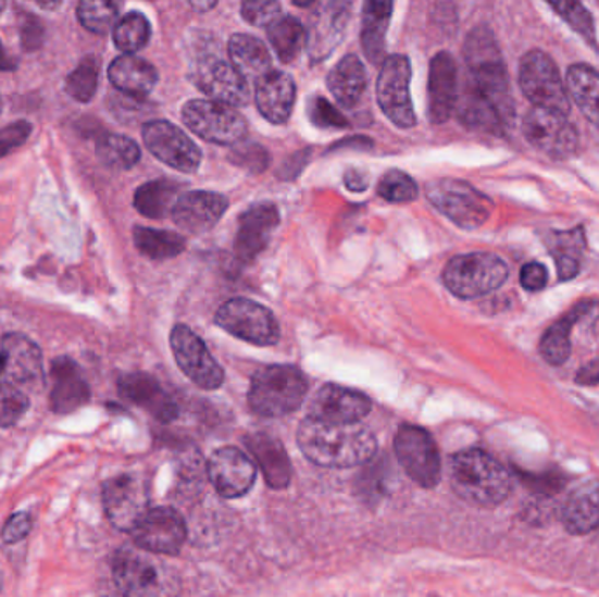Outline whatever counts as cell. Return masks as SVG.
Listing matches in <instances>:
<instances>
[{"mask_svg": "<svg viewBox=\"0 0 599 597\" xmlns=\"http://www.w3.org/2000/svg\"><path fill=\"white\" fill-rule=\"evenodd\" d=\"M297 441L311 463L325 468L361 467L377 452L374 433L357 423H326L307 418L298 427Z\"/></svg>", "mask_w": 599, "mask_h": 597, "instance_id": "obj_1", "label": "cell"}, {"mask_svg": "<svg viewBox=\"0 0 599 597\" xmlns=\"http://www.w3.org/2000/svg\"><path fill=\"white\" fill-rule=\"evenodd\" d=\"M463 53L470 71L469 82L491 102L504 126H509L514 122V100L503 54L491 28H473L464 42Z\"/></svg>", "mask_w": 599, "mask_h": 597, "instance_id": "obj_2", "label": "cell"}, {"mask_svg": "<svg viewBox=\"0 0 599 597\" xmlns=\"http://www.w3.org/2000/svg\"><path fill=\"white\" fill-rule=\"evenodd\" d=\"M451 484L466 503L492 508L512 495L514 481L507 468L481 449H466L451 459Z\"/></svg>", "mask_w": 599, "mask_h": 597, "instance_id": "obj_3", "label": "cell"}, {"mask_svg": "<svg viewBox=\"0 0 599 597\" xmlns=\"http://www.w3.org/2000/svg\"><path fill=\"white\" fill-rule=\"evenodd\" d=\"M309 384L297 366L272 364L252 375L249 387V407L263 418H283L305 400Z\"/></svg>", "mask_w": 599, "mask_h": 597, "instance_id": "obj_4", "label": "cell"}, {"mask_svg": "<svg viewBox=\"0 0 599 597\" xmlns=\"http://www.w3.org/2000/svg\"><path fill=\"white\" fill-rule=\"evenodd\" d=\"M441 277L452 295L472 300L503 286L509 278V266L492 252H470L452 258Z\"/></svg>", "mask_w": 599, "mask_h": 597, "instance_id": "obj_5", "label": "cell"}, {"mask_svg": "<svg viewBox=\"0 0 599 597\" xmlns=\"http://www.w3.org/2000/svg\"><path fill=\"white\" fill-rule=\"evenodd\" d=\"M433 207L464 229H477L491 217V198L460 179L433 181L426 189Z\"/></svg>", "mask_w": 599, "mask_h": 597, "instance_id": "obj_6", "label": "cell"}, {"mask_svg": "<svg viewBox=\"0 0 599 597\" xmlns=\"http://www.w3.org/2000/svg\"><path fill=\"white\" fill-rule=\"evenodd\" d=\"M183 123L211 145H237L248 134V123L230 103L191 100L183 108Z\"/></svg>", "mask_w": 599, "mask_h": 597, "instance_id": "obj_7", "label": "cell"}, {"mask_svg": "<svg viewBox=\"0 0 599 597\" xmlns=\"http://www.w3.org/2000/svg\"><path fill=\"white\" fill-rule=\"evenodd\" d=\"M519 86L535 108L556 109L564 114L572 109L558 65L544 51L524 54L519 65Z\"/></svg>", "mask_w": 599, "mask_h": 597, "instance_id": "obj_8", "label": "cell"}, {"mask_svg": "<svg viewBox=\"0 0 599 597\" xmlns=\"http://www.w3.org/2000/svg\"><path fill=\"white\" fill-rule=\"evenodd\" d=\"M216 324L252 346H275L280 338L279 323L266 307L248 298H234L220 307Z\"/></svg>", "mask_w": 599, "mask_h": 597, "instance_id": "obj_9", "label": "cell"}, {"mask_svg": "<svg viewBox=\"0 0 599 597\" xmlns=\"http://www.w3.org/2000/svg\"><path fill=\"white\" fill-rule=\"evenodd\" d=\"M523 132L527 142L547 157L563 160L577 153V128L567 122V114L561 111L533 108L524 116Z\"/></svg>", "mask_w": 599, "mask_h": 597, "instance_id": "obj_10", "label": "cell"}, {"mask_svg": "<svg viewBox=\"0 0 599 597\" xmlns=\"http://www.w3.org/2000/svg\"><path fill=\"white\" fill-rule=\"evenodd\" d=\"M398 463L412 481L432 489L440 481V452L429 432L420 426H401L395 436Z\"/></svg>", "mask_w": 599, "mask_h": 597, "instance_id": "obj_11", "label": "cell"}, {"mask_svg": "<svg viewBox=\"0 0 599 597\" xmlns=\"http://www.w3.org/2000/svg\"><path fill=\"white\" fill-rule=\"evenodd\" d=\"M410 69L405 54H392L384 60L383 69L378 73L377 100L389 122L400 128L415 126L414 105L410 99Z\"/></svg>", "mask_w": 599, "mask_h": 597, "instance_id": "obj_12", "label": "cell"}, {"mask_svg": "<svg viewBox=\"0 0 599 597\" xmlns=\"http://www.w3.org/2000/svg\"><path fill=\"white\" fill-rule=\"evenodd\" d=\"M171 346L177 366L189 381L208 391L223 386L225 372L194 329H189L185 324L174 326L171 333Z\"/></svg>", "mask_w": 599, "mask_h": 597, "instance_id": "obj_13", "label": "cell"}, {"mask_svg": "<svg viewBox=\"0 0 599 597\" xmlns=\"http://www.w3.org/2000/svg\"><path fill=\"white\" fill-rule=\"evenodd\" d=\"M191 82L212 100L244 105L249 100L248 79L217 54H203L191 65Z\"/></svg>", "mask_w": 599, "mask_h": 597, "instance_id": "obj_14", "label": "cell"}, {"mask_svg": "<svg viewBox=\"0 0 599 597\" xmlns=\"http://www.w3.org/2000/svg\"><path fill=\"white\" fill-rule=\"evenodd\" d=\"M146 148L165 165L194 174L202 163V151L185 132L172 123L157 120L145 125L142 130Z\"/></svg>", "mask_w": 599, "mask_h": 597, "instance_id": "obj_15", "label": "cell"}, {"mask_svg": "<svg viewBox=\"0 0 599 597\" xmlns=\"http://www.w3.org/2000/svg\"><path fill=\"white\" fill-rule=\"evenodd\" d=\"M132 536L145 552L176 556L186 542V524L174 508H153L137 522Z\"/></svg>", "mask_w": 599, "mask_h": 597, "instance_id": "obj_16", "label": "cell"}, {"mask_svg": "<svg viewBox=\"0 0 599 597\" xmlns=\"http://www.w3.org/2000/svg\"><path fill=\"white\" fill-rule=\"evenodd\" d=\"M148 489L145 482L134 475L114 476L104 485V508L111 524L120 531L136 527L148 512Z\"/></svg>", "mask_w": 599, "mask_h": 597, "instance_id": "obj_17", "label": "cell"}, {"mask_svg": "<svg viewBox=\"0 0 599 597\" xmlns=\"http://www.w3.org/2000/svg\"><path fill=\"white\" fill-rule=\"evenodd\" d=\"M209 478L223 498L248 495L257 481V467L235 447H223L209 459Z\"/></svg>", "mask_w": 599, "mask_h": 597, "instance_id": "obj_18", "label": "cell"}, {"mask_svg": "<svg viewBox=\"0 0 599 597\" xmlns=\"http://www.w3.org/2000/svg\"><path fill=\"white\" fill-rule=\"evenodd\" d=\"M372 410V401L363 393L326 384L315 393L309 407V418L320 419L326 423L354 424L365 418Z\"/></svg>", "mask_w": 599, "mask_h": 597, "instance_id": "obj_19", "label": "cell"}, {"mask_svg": "<svg viewBox=\"0 0 599 597\" xmlns=\"http://www.w3.org/2000/svg\"><path fill=\"white\" fill-rule=\"evenodd\" d=\"M349 18L351 4L347 0H329L328 4L315 11L311 28L307 32V46L314 62H321L334 53L344 39Z\"/></svg>", "mask_w": 599, "mask_h": 597, "instance_id": "obj_20", "label": "cell"}, {"mask_svg": "<svg viewBox=\"0 0 599 597\" xmlns=\"http://www.w3.org/2000/svg\"><path fill=\"white\" fill-rule=\"evenodd\" d=\"M113 576L120 590L128 596H149L162 590L158 562L132 548H123L114 556Z\"/></svg>", "mask_w": 599, "mask_h": 597, "instance_id": "obj_21", "label": "cell"}, {"mask_svg": "<svg viewBox=\"0 0 599 597\" xmlns=\"http://www.w3.org/2000/svg\"><path fill=\"white\" fill-rule=\"evenodd\" d=\"M228 209V200L212 191H189L177 198L172 209L174 223L188 234H205Z\"/></svg>", "mask_w": 599, "mask_h": 597, "instance_id": "obj_22", "label": "cell"}, {"mask_svg": "<svg viewBox=\"0 0 599 597\" xmlns=\"http://www.w3.org/2000/svg\"><path fill=\"white\" fill-rule=\"evenodd\" d=\"M0 350L5 356L4 377L8 381L13 382L14 386L22 387L23 391H34L42 386V356L34 341L23 335H8L2 340Z\"/></svg>", "mask_w": 599, "mask_h": 597, "instance_id": "obj_23", "label": "cell"}, {"mask_svg": "<svg viewBox=\"0 0 599 597\" xmlns=\"http://www.w3.org/2000/svg\"><path fill=\"white\" fill-rule=\"evenodd\" d=\"M279 225V211L274 203H258L244 212L235 237V254L240 261H252L266 248L272 232Z\"/></svg>", "mask_w": 599, "mask_h": 597, "instance_id": "obj_24", "label": "cell"}, {"mask_svg": "<svg viewBox=\"0 0 599 597\" xmlns=\"http://www.w3.org/2000/svg\"><path fill=\"white\" fill-rule=\"evenodd\" d=\"M429 120L446 123L458 103V67L451 53L440 51L429 63Z\"/></svg>", "mask_w": 599, "mask_h": 597, "instance_id": "obj_25", "label": "cell"}, {"mask_svg": "<svg viewBox=\"0 0 599 597\" xmlns=\"http://www.w3.org/2000/svg\"><path fill=\"white\" fill-rule=\"evenodd\" d=\"M120 391L126 400L151 413L160 423H171L179 412L176 401L148 373H128L120 378Z\"/></svg>", "mask_w": 599, "mask_h": 597, "instance_id": "obj_26", "label": "cell"}, {"mask_svg": "<svg viewBox=\"0 0 599 597\" xmlns=\"http://www.w3.org/2000/svg\"><path fill=\"white\" fill-rule=\"evenodd\" d=\"M51 410L71 413L90 400V387L83 378L82 370L68 358H59L51 364Z\"/></svg>", "mask_w": 599, "mask_h": 597, "instance_id": "obj_27", "label": "cell"}, {"mask_svg": "<svg viewBox=\"0 0 599 597\" xmlns=\"http://www.w3.org/2000/svg\"><path fill=\"white\" fill-rule=\"evenodd\" d=\"M297 86L294 77L271 71L257 82V105L265 120L274 125L288 122L294 111Z\"/></svg>", "mask_w": 599, "mask_h": 597, "instance_id": "obj_28", "label": "cell"}, {"mask_svg": "<svg viewBox=\"0 0 599 597\" xmlns=\"http://www.w3.org/2000/svg\"><path fill=\"white\" fill-rule=\"evenodd\" d=\"M559 517L572 535H587L599 527V481L577 485L561 505Z\"/></svg>", "mask_w": 599, "mask_h": 597, "instance_id": "obj_29", "label": "cell"}, {"mask_svg": "<svg viewBox=\"0 0 599 597\" xmlns=\"http://www.w3.org/2000/svg\"><path fill=\"white\" fill-rule=\"evenodd\" d=\"M246 445L257 459L266 484L274 489L288 487L289 481H291V463H289L288 453L284 450L283 444L266 433H254L246 438Z\"/></svg>", "mask_w": 599, "mask_h": 597, "instance_id": "obj_30", "label": "cell"}, {"mask_svg": "<svg viewBox=\"0 0 599 597\" xmlns=\"http://www.w3.org/2000/svg\"><path fill=\"white\" fill-rule=\"evenodd\" d=\"M109 82L113 83L114 88L122 94L134 99H142L153 91L158 73L151 63L128 53L111 63Z\"/></svg>", "mask_w": 599, "mask_h": 597, "instance_id": "obj_31", "label": "cell"}, {"mask_svg": "<svg viewBox=\"0 0 599 597\" xmlns=\"http://www.w3.org/2000/svg\"><path fill=\"white\" fill-rule=\"evenodd\" d=\"M392 0H365L361 22V46L366 59L378 63L386 53V36L391 23Z\"/></svg>", "mask_w": 599, "mask_h": 597, "instance_id": "obj_32", "label": "cell"}, {"mask_svg": "<svg viewBox=\"0 0 599 597\" xmlns=\"http://www.w3.org/2000/svg\"><path fill=\"white\" fill-rule=\"evenodd\" d=\"M328 90L342 108L351 109L366 90L365 65L357 54H347L328 74Z\"/></svg>", "mask_w": 599, "mask_h": 597, "instance_id": "obj_33", "label": "cell"}, {"mask_svg": "<svg viewBox=\"0 0 599 597\" xmlns=\"http://www.w3.org/2000/svg\"><path fill=\"white\" fill-rule=\"evenodd\" d=\"M230 62L246 79L258 82L272 71L271 53L262 41L248 34H235L228 42Z\"/></svg>", "mask_w": 599, "mask_h": 597, "instance_id": "obj_34", "label": "cell"}, {"mask_svg": "<svg viewBox=\"0 0 599 597\" xmlns=\"http://www.w3.org/2000/svg\"><path fill=\"white\" fill-rule=\"evenodd\" d=\"M595 307L596 303L592 301H582L570 314L564 315L563 320L547 329L540 341V355L547 363L554 364V366L566 363L567 358L572 355L570 332H572L573 324L578 323L582 318H587Z\"/></svg>", "mask_w": 599, "mask_h": 597, "instance_id": "obj_35", "label": "cell"}, {"mask_svg": "<svg viewBox=\"0 0 599 597\" xmlns=\"http://www.w3.org/2000/svg\"><path fill=\"white\" fill-rule=\"evenodd\" d=\"M456 108L460 113L458 116H460L461 122L470 128H478V130L491 132V134L498 135L503 134L504 128H507L498 111L492 108L491 102L470 82H466L463 95L456 103Z\"/></svg>", "mask_w": 599, "mask_h": 597, "instance_id": "obj_36", "label": "cell"}, {"mask_svg": "<svg viewBox=\"0 0 599 597\" xmlns=\"http://www.w3.org/2000/svg\"><path fill=\"white\" fill-rule=\"evenodd\" d=\"M567 91L584 116L599 128V74L584 63L567 69Z\"/></svg>", "mask_w": 599, "mask_h": 597, "instance_id": "obj_37", "label": "cell"}, {"mask_svg": "<svg viewBox=\"0 0 599 597\" xmlns=\"http://www.w3.org/2000/svg\"><path fill=\"white\" fill-rule=\"evenodd\" d=\"M179 198V186L172 181H151L140 186L134 198V206L149 220H162L172 212Z\"/></svg>", "mask_w": 599, "mask_h": 597, "instance_id": "obj_38", "label": "cell"}, {"mask_svg": "<svg viewBox=\"0 0 599 597\" xmlns=\"http://www.w3.org/2000/svg\"><path fill=\"white\" fill-rule=\"evenodd\" d=\"M550 252L556 258V266L561 281H570L577 277L581 272V254L586 248V238L582 229L572 232H556L547 238Z\"/></svg>", "mask_w": 599, "mask_h": 597, "instance_id": "obj_39", "label": "cell"}, {"mask_svg": "<svg viewBox=\"0 0 599 597\" xmlns=\"http://www.w3.org/2000/svg\"><path fill=\"white\" fill-rule=\"evenodd\" d=\"M269 41L280 62L289 63L297 59L307 45V32L302 23L294 16H280L269 25Z\"/></svg>", "mask_w": 599, "mask_h": 597, "instance_id": "obj_40", "label": "cell"}, {"mask_svg": "<svg viewBox=\"0 0 599 597\" xmlns=\"http://www.w3.org/2000/svg\"><path fill=\"white\" fill-rule=\"evenodd\" d=\"M134 242L136 248L151 260H171L179 257L186 248V240L180 235L142 226L134 229Z\"/></svg>", "mask_w": 599, "mask_h": 597, "instance_id": "obj_41", "label": "cell"}, {"mask_svg": "<svg viewBox=\"0 0 599 597\" xmlns=\"http://www.w3.org/2000/svg\"><path fill=\"white\" fill-rule=\"evenodd\" d=\"M97 157L109 169L126 171L139 162L140 149L130 137L105 134L97 140Z\"/></svg>", "mask_w": 599, "mask_h": 597, "instance_id": "obj_42", "label": "cell"}, {"mask_svg": "<svg viewBox=\"0 0 599 597\" xmlns=\"http://www.w3.org/2000/svg\"><path fill=\"white\" fill-rule=\"evenodd\" d=\"M547 2L573 30L577 32L587 45L598 50L595 20L590 16L589 11L584 8L582 0H547Z\"/></svg>", "mask_w": 599, "mask_h": 597, "instance_id": "obj_43", "label": "cell"}, {"mask_svg": "<svg viewBox=\"0 0 599 597\" xmlns=\"http://www.w3.org/2000/svg\"><path fill=\"white\" fill-rule=\"evenodd\" d=\"M151 27L145 14L128 13L114 27V42L117 50L136 53L148 45Z\"/></svg>", "mask_w": 599, "mask_h": 597, "instance_id": "obj_44", "label": "cell"}, {"mask_svg": "<svg viewBox=\"0 0 599 597\" xmlns=\"http://www.w3.org/2000/svg\"><path fill=\"white\" fill-rule=\"evenodd\" d=\"M77 18L86 30L108 34L116 23V0H82L77 5Z\"/></svg>", "mask_w": 599, "mask_h": 597, "instance_id": "obj_45", "label": "cell"}, {"mask_svg": "<svg viewBox=\"0 0 599 597\" xmlns=\"http://www.w3.org/2000/svg\"><path fill=\"white\" fill-rule=\"evenodd\" d=\"M99 86V62L95 57H86L73 74L67 77V94L77 102H90Z\"/></svg>", "mask_w": 599, "mask_h": 597, "instance_id": "obj_46", "label": "cell"}, {"mask_svg": "<svg viewBox=\"0 0 599 597\" xmlns=\"http://www.w3.org/2000/svg\"><path fill=\"white\" fill-rule=\"evenodd\" d=\"M28 396L22 387L0 377V427H10L18 423L28 410Z\"/></svg>", "mask_w": 599, "mask_h": 597, "instance_id": "obj_47", "label": "cell"}, {"mask_svg": "<svg viewBox=\"0 0 599 597\" xmlns=\"http://www.w3.org/2000/svg\"><path fill=\"white\" fill-rule=\"evenodd\" d=\"M378 197L392 203L412 202L417 198L420 189L415 185V181L401 171H389L383 175V179L377 186Z\"/></svg>", "mask_w": 599, "mask_h": 597, "instance_id": "obj_48", "label": "cell"}, {"mask_svg": "<svg viewBox=\"0 0 599 597\" xmlns=\"http://www.w3.org/2000/svg\"><path fill=\"white\" fill-rule=\"evenodd\" d=\"M242 18L252 27H269L280 18L279 0H242Z\"/></svg>", "mask_w": 599, "mask_h": 597, "instance_id": "obj_49", "label": "cell"}, {"mask_svg": "<svg viewBox=\"0 0 599 597\" xmlns=\"http://www.w3.org/2000/svg\"><path fill=\"white\" fill-rule=\"evenodd\" d=\"M311 120L315 126H321V128H347L349 126L346 117L323 97L312 100Z\"/></svg>", "mask_w": 599, "mask_h": 597, "instance_id": "obj_50", "label": "cell"}, {"mask_svg": "<svg viewBox=\"0 0 599 597\" xmlns=\"http://www.w3.org/2000/svg\"><path fill=\"white\" fill-rule=\"evenodd\" d=\"M32 134V125L28 122H16L0 130V158L8 157L11 151L18 149L27 142Z\"/></svg>", "mask_w": 599, "mask_h": 597, "instance_id": "obj_51", "label": "cell"}, {"mask_svg": "<svg viewBox=\"0 0 599 597\" xmlns=\"http://www.w3.org/2000/svg\"><path fill=\"white\" fill-rule=\"evenodd\" d=\"M564 478L561 476V473H540V475H524V484L529 487V489L535 490L538 495L541 496H552L558 493V490L563 489Z\"/></svg>", "mask_w": 599, "mask_h": 597, "instance_id": "obj_52", "label": "cell"}, {"mask_svg": "<svg viewBox=\"0 0 599 597\" xmlns=\"http://www.w3.org/2000/svg\"><path fill=\"white\" fill-rule=\"evenodd\" d=\"M30 513H16V515L11 517L8 524L4 525L2 538H4L5 544H18V542H22V539L30 533Z\"/></svg>", "mask_w": 599, "mask_h": 597, "instance_id": "obj_53", "label": "cell"}, {"mask_svg": "<svg viewBox=\"0 0 599 597\" xmlns=\"http://www.w3.org/2000/svg\"><path fill=\"white\" fill-rule=\"evenodd\" d=\"M547 284V270L541 263H527L521 270V286L526 291H540L546 288Z\"/></svg>", "mask_w": 599, "mask_h": 597, "instance_id": "obj_54", "label": "cell"}, {"mask_svg": "<svg viewBox=\"0 0 599 597\" xmlns=\"http://www.w3.org/2000/svg\"><path fill=\"white\" fill-rule=\"evenodd\" d=\"M42 37H45V30L41 23L37 22L32 14H27L22 23L23 48L27 51L37 50L42 45Z\"/></svg>", "mask_w": 599, "mask_h": 597, "instance_id": "obj_55", "label": "cell"}, {"mask_svg": "<svg viewBox=\"0 0 599 597\" xmlns=\"http://www.w3.org/2000/svg\"><path fill=\"white\" fill-rule=\"evenodd\" d=\"M234 157H240L239 165L249 166L254 172H262L269 165V154L260 146L251 148H240Z\"/></svg>", "mask_w": 599, "mask_h": 597, "instance_id": "obj_56", "label": "cell"}, {"mask_svg": "<svg viewBox=\"0 0 599 597\" xmlns=\"http://www.w3.org/2000/svg\"><path fill=\"white\" fill-rule=\"evenodd\" d=\"M577 384L582 386H598L599 384V360L586 364L584 369L578 370Z\"/></svg>", "mask_w": 599, "mask_h": 597, "instance_id": "obj_57", "label": "cell"}, {"mask_svg": "<svg viewBox=\"0 0 599 597\" xmlns=\"http://www.w3.org/2000/svg\"><path fill=\"white\" fill-rule=\"evenodd\" d=\"M346 185L352 191H365L366 186H369V179L360 171H351L346 174Z\"/></svg>", "mask_w": 599, "mask_h": 597, "instance_id": "obj_58", "label": "cell"}, {"mask_svg": "<svg viewBox=\"0 0 599 597\" xmlns=\"http://www.w3.org/2000/svg\"><path fill=\"white\" fill-rule=\"evenodd\" d=\"M16 69V62L11 59L10 54L5 53L4 46L0 42V71H14Z\"/></svg>", "mask_w": 599, "mask_h": 597, "instance_id": "obj_59", "label": "cell"}, {"mask_svg": "<svg viewBox=\"0 0 599 597\" xmlns=\"http://www.w3.org/2000/svg\"><path fill=\"white\" fill-rule=\"evenodd\" d=\"M188 2L195 11L205 13V11H211L212 8L220 2V0H188Z\"/></svg>", "mask_w": 599, "mask_h": 597, "instance_id": "obj_60", "label": "cell"}, {"mask_svg": "<svg viewBox=\"0 0 599 597\" xmlns=\"http://www.w3.org/2000/svg\"><path fill=\"white\" fill-rule=\"evenodd\" d=\"M36 2L46 11L59 10L60 5H62V0H36Z\"/></svg>", "mask_w": 599, "mask_h": 597, "instance_id": "obj_61", "label": "cell"}, {"mask_svg": "<svg viewBox=\"0 0 599 597\" xmlns=\"http://www.w3.org/2000/svg\"><path fill=\"white\" fill-rule=\"evenodd\" d=\"M317 0H294L295 5H300V8H309V5L314 4Z\"/></svg>", "mask_w": 599, "mask_h": 597, "instance_id": "obj_62", "label": "cell"}, {"mask_svg": "<svg viewBox=\"0 0 599 597\" xmlns=\"http://www.w3.org/2000/svg\"><path fill=\"white\" fill-rule=\"evenodd\" d=\"M4 8H5V0H0V13L4 11Z\"/></svg>", "mask_w": 599, "mask_h": 597, "instance_id": "obj_63", "label": "cell"}, {"mask_svg": "<svg viewBox=\"0 0 599 597\" xmlns=\"http://www.w3.org/2000/svg\"><path fill=\"white\" fill-rule=\"evenodd\" d=\"M0 108H2V102H0Z\"/></svg>", "mask_w": 599, "mask_h": 597, "instance_id": "obj_64", "label": "cell"}]
</instances>
